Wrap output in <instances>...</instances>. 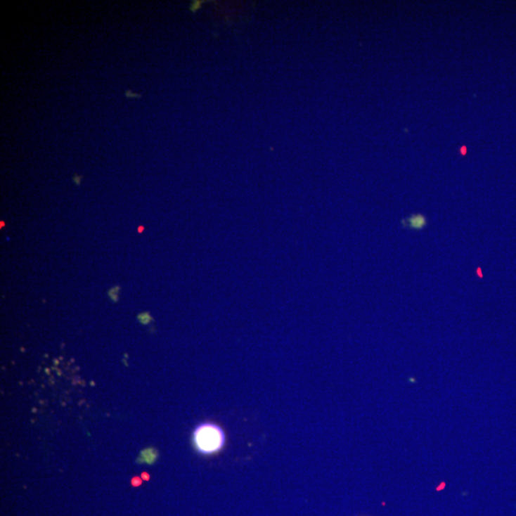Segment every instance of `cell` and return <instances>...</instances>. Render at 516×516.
Instances as JSON below:
<instances>
[{
    "instance_id": "1",
    "label": "cell",
    "mask_w": 516,
    "mask_h": 516,
    "mask_svg": "<svg viewBox=\"0 0 516 516\" xmlns=\"http://www.w3.org/2000/svg\"><path fill=\"white\" fill-rule=\"evenodd\" d=\"M226 440L227 438L223 428L211 422L198 425L193 434V445L196 451L203 456H212L222 451Z\"/></svg>"
},
{
    "instance_id": "2",
    "label": "cell",
    "mask_w": 516,
    "mask_h": 516,
    "mask_svg": "<svg viewBox=\"0 0 516 516\" xmlns=\"http://www.w3.org/2000/svg\"><path fill=\"white\" fill-rule=\"evenodd\" d=\"M401 225L409 230H423L427 225V218L422 214H411V217L401 219Z\"/></svg>"
},
{
    "instance_id": "3",
    "label": "cell",
    "mask_w": 516,
    "mask_h": 516,
    "mask_svg": "<svg viewBox=\"0 0 516 516\" xmlns=\"http://www.w3.org/2000/svg\"><path fill=\"white\" fill-rule=\"evenodd\" d=\"M119 292L120 287H114V288H111L110 290H109L108 296L109 297H110L111 300H113L114 302H118Z\"/></svg>"
},
{
    "instance_id": "4",
    "label": "cell",
    "mask_w": 516,
    "mask_h": 516,
    "mask_svg": "<svg viewBox=\"0 0 516 516\" xmlns=\"http://www.w3.org/2000/svg\"><path fill=\"white\" fill-rule=\"evenodd\" d=\"M138 321H139L140 323L143 324L150 323L151 321V316L150 315V313L145 312L140 314V315L138 316Z\"/></svg>"
},
{
    "instance_id": "5",
    "label": "cell",
    "mask_w": 516,
    "mask_h": 516,
    "mask_svg": "<svg viewBox=\"0 0 516 516\" xmlns=\"http://www.w3.org/2000/svg\"><path fill=\"white\" fill-rule=\"evenodd\" d=\"M82 176H78V175H75V177H74V182L77 183V185H81L82 181Z\"/></svg>"
}]
</instances>
